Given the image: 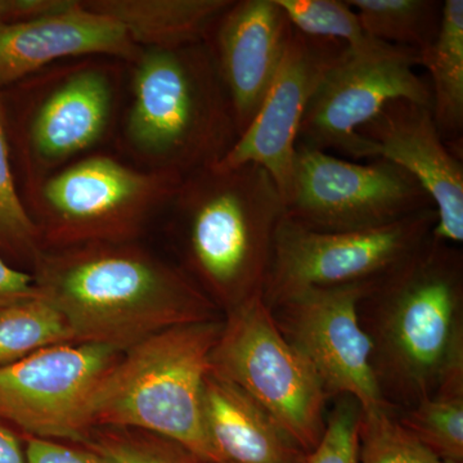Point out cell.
Segmentation results:
<instances>
[{
	"label": "cell",
	"instance_id": "6da1fadb",
	"mask_svg": "<svg viewBox=\"0 0 463 463\" xmlns=\"http://www.w3.org/2000/svg\"><path fill=\"white\" fill-rule=\"evenodd\" d=\"M381 398L395 414L463 394V255L430 239L374 279L358 304Z\"/></svg>",
	"mask_w": 463,
	"mask_h": 463
},
{
	"label": "cell",
	"instance_id": "7a4b0ae2",
	"mask_svg": "<svg viewBox=\"0 0 463 463\" xmlns=\"http://www.w3.org/2000/svg\"><path fill=\"white\" fill-rule=\"evenodd\" d=\"M33 264L39 295L65 318L72 343L124 353L167 328L221 319L184 270L132 242L44 249Z\"/></svg>",
	"mask_w": 463,
	"mask_h": 463
},
{
	"label": "cell",
	"instance_id": "3957f363",
	"mask_svg": "<svg viewBox=\"0 0 463 463\" xmlns=\"http://www.w3.org/2000/svg\"><path fill=\"white\" fill-rule=\"evenodd\" d=\"M181 232L184 270L225 313L261 295L285 200L255 164L214 165L183 176L169 206Z\"/></svg>",
	"mask_w": 463,
	"mask_h": 463
},
{
	"label": "cell",
	"instance_id": "277c9868",
	"mask_svg": "<svg viewBox=\"0 0 463 463\" xmlns=\"http://www.w3.org/2000/svg\"><path fill=\"white\" fill-rule=\"evenodd\" d=\"M130 66L121 142L139 167L185 176L227 155L239 134L205 41L142 50Z\"/></svg>",
	"mask_w": 463,
	"mask_h": 463
},
{
	"label": "cell",
	"instance_id": "5b68a950",
	"mask_svg": "<svg viewBox=\"0 0 463 463\" xmlns=\"http://www.w3.org/2000/svg\"><path fill=\"white\" fill-rule=\"evenodd\" d=\"M224 318L175 326L128 349L87 405L88 428L133 429L169 439L205 463H222L203 420L210 356Z\"/></svg>",
	"mask_w": 463,
	"mask_h": 463
},
{
	"label": "cell",
	"instance_id": "8992f818",
	"mask_svg": "<svg viewBox=\"0 0 463 463\" xmlns=\"http://www.w3.org/2000/svg\"><path fill=\"white\" fill-rule=\"evenodd\" d=\"M183 176L88 155L29 187L43 248L133 242L166 209Z\"/></svg>",
	"mask_w": 463,
	"mask_h": 463
},
{
	"label": "cell",
	"instance_id": "52a82bcc",
	"mask_svg": "<svg viewBox=\"0 0 463 463\" xmlns=\"http://www.w3.org/2000/svg\"><path fill=\"white\" fill-rule=\"evenodd\" d=\"M210 364L213 373L260 404L304 453L318 446L330 398L306 359L282 336L261 295L224 317Z\"/></svg>",
	"mask_w": 463,
	"mask_h": 463
},
{
	"label": "cell",
	"instance_id": "ba28073f",
	"mask_svg": "<svg viewBox=\"0 0 463 463\" xmlns=\"http://www.w3.org/2000/svg\"><path fill=\"white\" fill-rule=\"evenodd\" d=\"M435 209L410 173L383 158L368 164L297 145L285 215L307 230H373Z\"/></svg>",
	"mask_w": 463,
	"mask_h": 463
},
{
	"label": "cell",
	"instance_id": "9c48e42d",
	"mask_svg": "<svg viewBox=\"0 0 463 463\" xmlns=\"http://www.w3.org/2000/svg\"><path fill=\"white\" fill-rule=\"evenodd\" d=\"M118 62L79 58L38 72L21 128L27 187L83 157L106 138L120 100Z\"/></svg>",
	"mask_w": 463,
	"mask_h": 463
},
{
	"label": "cell",
	"instance_id": "30bf717a",
	"mask_svg": "<svg viewBox=\"0 0 463 463\" xmlns=\"http://www.w3.org/2000/svg\"><path fill=\"white\" fill-rule=\"evenodd\" d=\"M437 222V210L428 209L373 230L318 232L283 214L261 298L272 306L300 289L379 279L430 239Z\"/></svg>",
	"mask_w": 463,
	"mask_h": 463
},
{
	"label": "cell",
	"instance_id": "8fae6325",
	"mask_svg": "<svg viewBox=\"0 0 463 463\" xmlns=\"http://www.w3.org/2000/svg\"><path fill=\"white\" fill-rule=\"evenodd\" d=\"M373 281L304 288L267 306L282 336L315 371L330 401L352 397L364 411L389 407L377 388L370 340L358 316L359 301Z\"/></svg>",
	"mask_w": 463,
	"mask_h": 463
},
{
	"label": "cell",
	"instance_id": "7c38bea8",
	"mask_svg": "<svg viewBox=\"0 0 463 463\" xmlns=\"http://www.w3.org/2000/svg\"><path fill=\"white\" fill-rule=\"evenodd\" d=\"M123 353L108 345L65 343L0 367V419L32 438L87 444L91 392Z\"/></svg>",
	"mask_w": 463,
	"mask_h": 463
},
{
	"label": "cell",
	"instance_id": "4fadbf2b",
	"mask_svg": "<svg viewBox=\"0 0 463 463\" xmlns=\"http://www.w3.org/2000/svg\"><path fill=\"white\" fill-rule=\"evenodd\" d=\"M417 65L419 51L398 45L368 54L347 51L312 97L298 143L364 160V139L358 130L386 103L408 99L431 106L430 85L414 72Z\"/></svg>",
	"mask_w": 463,
	"mask_h": 463
},
{
	"label": "cell",
	"instance_id": "5bb4252c",
	"mask_svg": "<svg viewBox=\"0 0 463 463\" xmlns=\"http://www.w3.org/2000/svg\"><path fill=\"white\" fill-rule=\"evenodd\" d=\"M344 43L316 38L294 29L272 87L251 123L214 166L232 169L246 164L263 167L283 200L294 169L301 121L326 75L347 53Z\"/></svg>",
	"mask_w": 463,
	"mask_h": 463
},
{
	"label": "cell",
	"instance_id": "9a60e30c",
	"mask_svg": "<svg viewBox=\"0 0 463 463\" xmlns=\"http://www.w3.org/2000/svg\"><path fill=\"white\" fill-rule=\"evenodd\" d=\"M358 134L364 139V158L395 164L428 192L438 213L432 239L462 243V158L441 138L431 106L392 100Z\"/></svg>",
	"mask_w": 463,
	"mask_h": 463
},
{
	"label": "cell",
	"instance_id": "2e32d148",
	"mask_svg": "<svg viewBox=\"0 0 463 463\" xmlns=\"http://www.w3.org/2000/svg\"><path fill=\"white\" fill-rule=\"evenodd\" d=\"M292 32L276 0H232L207 33L239 137L272 87Z\"/></svg>",
	"mask_w": 463,
	"mask_h": 463
},
{
	"label": "cell",
	"instance_id": "e0dca14e",
	"mask_svg": "<svg viewBox=\"0 0 463 463\" xmlns=\"http://www.w3.org/2000/svg\"><path fill=\"white\" fill-rule=\"evenodd\" d=\"M141 51L114 21L72 0L56 14L0 25V88L71 58H111L130 65Z\"/></svg>",
	"mask_w": 463,
	"mask_h": 463
},
{
	"label": "cell",
	"instance_id": "ac0fdd59",
	"mask_svg": "<svg viewBox=\"0 0 463 463\" xmlns=\"http://www.w3.org/2000/svg\"><path fill=\"white\" fill-rule=\"evenodd\" d=\"M203 420L222 463H304L307 453L242 389L210 370Z\"/></svg>",
	"mask_w": 463,
	"mask_h": 463
},
{
	"label": "cell",
	"instance_id": "d6986e66",
	"mask_svg": "<svg viewBox=\"0 0 463 463\" xmlns=\"http://www.w3.org/2000/svg\"><path fill=\"white\" fill-rule=\"evenodd\" d=\"M232 0H83L85 8L118 24L141 50L203 42Z\"/></svg>",
	"mask_w": 463,
	"mask_h": 463
},
{
	"label": "cell",
	"instance_id": "ffe728a7",
	"mask_svg": "<svg viewBox=\"0 0 463 463\" xmlns=\"http://www.w3.org/2000/svg\"><path fill=\"white\" fill-rule=\"evenodd\" d=\"M420 53L431 76V109L441 138L462 158L463 2L446 0L437 38Z\"/></svg>",
	"mask_w": 463,
	"mask_h": 463
},
{
	"label": "cell",
	"instance_id": "44dd1931",
	"mask_svg": "<svg viewBox=\"0 0 463 463\" xmlns=\"http://www.w3.org/2000/svg\"><path fill=\"white\" fill-rule=\"evenodd\" d=\"M364 32L383 43L422 51L440 29L443 3L437 0H345Z\"/></svg>",
	"mask_w": 463,
	"mask_h": 463
},
{
	"label": "cell",
	"instance_id": "7402d4cb",
	"mask_svg": "<svg viewBox=\"0 0 463 463\" xmlns=\"http://www.w3.org/2000/svg\"><path fill=\"white\" fill-rule=\"evenodd\" d=\"M72 343L62 315L41 297L0 307V367L58 344Z\"/></svg>",
	"mask_w": 463,
	"mask_h": 463
},
{
	"label": "cell",
	"instance_id": "603a6c76",
	"mask_svg": "<svg viewBox=\"0 0 463 463\" xmlns=\"http://www.w3.org/2000/svg\"><path fill=\"white\" fill-rule=\"evenodd\" d=\"M298 32L344 43L354 54L380 52L392 44L364 32L354 9L343 0H276Z\"/></svg>",
	"mask_w": 463,
	"mask_h": 463
},
{
	"label": "cell",
	"instance_id": "cb8c5ba5",
	"mask_svg": "<svg viewBox=\"0 0 463 463\" xmlns=\"http://www.w3.org/2000/svg\"><path fill=\"white\" fill-rule=\"evenodd\" d=\"M397 417L439 458L463 461V394L425 399Z\"/></svg>",
	"mask_w": 463,
	"mask_h": 463
},
{
	"label": "cell",
	"instance_id": "d4e9b609",
	"mask_svg": "<svg viewBox=\"0 0 463 463\" xmlns=\"http://www.w3.org/2000/svg\"><path fill=\"white\" fill-rule=\"evenodd\" d=\"M359 463H441L399 422L390 407L362 410Z\"/></svg>",
	"mask_w": 463,
	"mask_h": 463
},
{
	"label": "cell",
	"instance_id": "484cf974",
	"mask_svg": "<svg viewBox=\"0 0 463 463\" xmlns=\"http://www.w3.org/2000/svg\"><path fill=\"white\" fill-rule=\"evenodd\" d=\"M9 149L7 124L0 100V248L35 261L44 250L41 232L18 194Z\"/></svg>",
	"mask_w": 463,
	"mask_h": 463
},
{
	"label": "cell",
	"instance_id": "4316f807",
	"mask_svg": "<svg viewBox=\"0 0 463 463\" xmlns=\"http://www.w3.org/2000/svg\"><path fill=\"white\" fill-rule=\"evenodd\" d=\"M84 446L116 463H205L169 439L133 429H93Z\"/></svg>",
	"mask_w": 463,
	"mask_h": 463
},
{
	"label": "cell",
	"instance_id": "83f0119b",
	"mask_svg": "<svg viewBox=\"0 0 463 463\" xmlns=\"http://www.w3.org/2000/svg\"><path fill=\"white\" fill-rule=\"evenodd\" d=\"M362 407L356 399H335L327 412L325 434L318 446L307 453L304 463H359V425Z\"/></svg>",
	"mask_w": 463,
	"mask_h": 463
},
{
	"label": "cell",
	"instance_id": "f1b7e54d",
	"mask_svg": "<svg viewBox=\"0 0 463 463\" xmlns=\"http://www.w3.org/2000/svg\"><path fill=\"white\" fill-rule=\"evenodd\" d=\"M25 452L26 463H116L93 448L70 447L47 439L30 438Z\"/></svg>",
	"mask_w": 463,
	"mask_h": 463
},
{
	"label": "cell",
	"instance_id": "f546056e",
	"mask_svg": "<svg viewBox=\"0 0 463 463\" xmlns=\"http://www.w3.org/2000/svg\"><path fill=\"white\" fill-rule=\"evenodd\" d=\"M41 297L33 276L9 267L0 258V307Z\"/></svg>",
	"mask_w": 463,
	"mask_h": 463
},
{
	"label": "cell",
	"instance_id": "4dcf8cb0",
	"mask_svg": "<svg viewBox=\"0 0 463 463\" xmlns=\"http://www.w3.org/2000/svg\"><path fill=\"white\" fill-rule=\"evenodd\" d=\"M0 463H26V452L20 440L0 421Z\"/></svg>",
	"mask_w": 463,
	"mask_h": 463
},
{
	"label": "cell",
	"instance_id": "1f68e13d",
	"mask_svg": "<svg viewBox=\"0 0 463 463\" xmlns=\"http://www.w3.org/2000/svg\"><path fill=\"white\" fill-rule=\"evenodd\" d=\"M14 23L12 0H0V25Z\"/></svg>",
	"mask_w": 463,
	"mask_h": 463
},
{
	"label": "cell",
	"instance_id": "d6a6232c",
	"mask_svg": "<svg viewBox=\"0 0 463 463\" xmlns=\"http://www.w3.org/2000/svg\"><path fill=\"white\" fill-rule=\"evenodd\" d=\"M441 463H463V461H456V459H441Z\"/></svg>",
	"mask_w": 463,
	"mask_h": 463
}]
</instances>
